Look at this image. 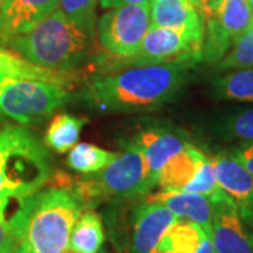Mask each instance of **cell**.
<instances>
[{"instance_id": "obj_11", "label": "cell", "mask_w": 253, "mask_h": 253, "mask_svg": "<svg viewBox=\"0 0 253 253\" xmlns=\"http://www.w3.org/2000/svg\"><path fill=\"white\" fill-rule=\"evenodd\" d=\"M218 186L234 200L244 219H253V174L232 155L210 158Z\"/></svg>"}, {"instance_id": "obj_3", "label": "cell", "mask_w": 253, "mask_h": 253, "mask_svg": "<svg viewBox=\"0 0 253 253\" xmlns=\"http://www.w3.org/2000/svg\"><path fill=\"white\" fill-rule=\"evenodd\" d=\"M83 204L72 190L54 187L30 197L16 253H65Z\"/></svg>"}, {"instance_id": "obj_30", "label": "cell", "mask_w": 253, "mask_h": 253, "mask_svg": "<svg viewBox=\"0 0 253 253\" xmlns=\"http://www.w3.org/2000/svg\"><path fill=\"white\" fill-rule=\"evenodd\" d=\"M151 0H100L103 9H116L126 4H149Z\"/></svg>"}, {"instance_id": "obj_2", "label": "cell", "mask_w": 253, "mask_h": 253, "mask_svg": "<svg viewBox=\"0 0 253 253\" xmlns=\"http://www.w3.org/2000/svg\"><path fill=\"white\" fill-rule=\"evenodd\" d=\"M49 177L45 146L24 126H4L0 131V212L6 217L13 200L38 193Z\"/></svg>"}, {"instance_id": "obj_12", "label": "cell", "mask_w": 253, "mask_h": 253, "mask_svg": "<svg viewBox=\"0 0 253 253\" xmlns=\"http://www.w3.org/2000/svg\"><path fill=\"white\" fill-rule=\"evenodd\" d=\"M59 9V0H6L0 9V44L23 36Z\"/></svg>"}, {"instance_id": "obj_13", "label": "cell", "mask_w": 253, "mask_h": 253, "mask_svg": "<svg viewBox=\"0 0 253 253\" xmlns=\"http://www.w3.org/2000/svg\"><path fill=\"white\" fill-rule=\"evenodd\" d=\"M180 218L162 204L146 201L136 208L131 253H155L163 235Z\"/></svg>"}, {"instance_id": "obj_31", "label": "cell", "mask_w": 253, "mask_h": 253, "mask_svg": "<svg viewBox=\"0 0 253 253\" xmlns=\"http://www.w3.org/2000/svg\"><path fill=\"white\" fill-rule=\"evenodd\" d=\"M200 253H215L214 252L212 242H211V239H210V238H207V239L204 241V244H203L201 249H200Z\"/></svg>"}, {"instance_id": "obj_8", "label": "cell", "mask_w": 253, "mask_h": 253, "mask_svg": "<svg viewBox=\"0 0 253 253\" xmlns=\"http://www.w3.org/2000/svg\"><path fill=\"white\" fill-rule=\"evenodd\" d=\"M149 28V4H126L111 9L97 23L101 46L120 58H132Z\"/></svg>"}, {"instance_id": "obj_18", "label": "cell", "mask_w": 253, "mask_h": 253, "mask_svg": "<svg viewBox=\"0 0 253 253\" xmlns=\"http://www.w3.org/2000/svg\"><path fill=\"white\" fill-rule=\"evenodd\" d=\"M0 78L46 82L58 86H65L71 82V78L66 72L38 66L36 63L21 58L20 55L11 54L3 49H0Z\"/></svg>"}, {"instance_id": "obj_17", "label": "cell", "mask_w": 253, "mask_h": 253, "mask_svg": "<svg viewBox=\"0 0 253 253\" xmlns=\"http://www.w3.org/2000/svg\"><path fill=\"white\" fill-rule=\"evenodd\" d=\"M207 158L197 146L189 144L163 166L158 174V184L166 191H184Z\"/></svg>"}, {"instance_id": "obj_4", "label": "cell", "mask_w": 253, "mask_h": 253, "mask_svg": "<svg viewBox=\"0 0 253 253\" xmlns=\"http://www.w3.org/2000/svg\"><path fill=\"white\" fill-rule=\"evenodd\" d=\"M6 45L38 66L65 72L84 59L89 36L58 9L28 33L10 40Z\"/></svg>"}, {"instance_id": "obj_29", "label": "cell", "mask_w": 253, "mask_h": 253, "mask_svg": "<svg viewBox=\"0 0 253 253\" xmlns=\"http://www.w3.org/2000/svg\"><path fill=\"white\" fill-rule=\"evenodd\" d=\"M196 3V6L199 7L200 13L203 18L211 17L217 13V10L219 9L221 3L224 0H193Z\"/></svg>"}, {"instance_id": "obj_23", "label": "cell", "mask_w": 253, "mask_h": 253, "mask_svg": "<svg viewBox=\"0 0 253 253\" xmlns=\"http://www.w3.org/2000/svg\"><path fill=\"white\" fill-rule=\"evenodd\" d=\"M117 154L91 144H76L68 156V165L79 173H97L116 159Z\"/></svg>"}, {"instance_id": "obj_1", "label": "cell", "mask_w": 253, "mask_h": 253, "mask_svg": "<svg viewBox=\"0 0 253 253\" xmlns=\"http://www.w3.org/2000/svg\"><path fill=\"white\" fill-rule=\"evenodd\" d=\"M190 66L186 62L134 66L123 72L93 78L89 90L96 104L107 111L154 110L179 93Z\"/></svg>"}, {"instance_id": "obj_19", "label": "cell", "mask_w": 253, "mask_h": 253, "mask_svg": "<svg viewBox=\"0 0 253 253\" xmlns=\"http://www.w3.org/2000/svg\"><path fill=\"white\" fill-rule=\"evenodd\" d=\"M207 238L200 225L179 219L166 231L155 253H200Z\"/></svg>"}, {"instance_id": "obj_9", "label": "cell", "mask_w": 253, "mask_h": 253, "mask_svg": "<svg viewBox=\"0 0 253 253\" xmlns=\"http://www.w3.org/2000/svg\"><path fill=\"white\" fill-rule=\"evenodd\" d=\"M253 28V10L246 0H224L211 17L204 18L203 59L218 63L236 41Z\"/></svg>"}, {"instance_id": "obj_22", "label": "cell", "mask_w": 253, "mask_h": 253, "mask_svg": "<svg viewBox=\"0 0 253 253\" xmlns=\"http://www.w3.org/2000/svg\"><path fill=\"white\" fill-rule=\"evenodd\" d=\"M217 99L253 103V69H234L212 82Z\"/></svg>"}, {"instance_id": "obj_16", "label": "cell", "mask_w": 253, "mask_h": 253, "mask_svg": "<svg viewBox=\"0 0 253 253\" xmlns=\"http://www.w3.org/2000/svg\"><path fill=\"white\" fill-rule=\"evenodd\" d=\"M152 27L204 30V18L193 0H151Z\"/></svg>"}, {"instance_id": "obj_7", "label": "cell", "mask_w": 253, "mask_h": 253, "mask_svg": "<svg viewBox=\"0 0 253 253\" xmlns=\"http://www.w3.org/2000/svg\"><path fill=\"white\" fill-rule=\"evenodd\" d=\"M204 30L152 27L129 63L132 66L186 62L194 65L203 59Z\"/></svg>"}, {"instance_id": "obj_10", "label": "cell", "mask_w": 253, "mask_h": 253, "mask_svg": "<svg viewBox=\"0 0 253 253\" xmlns=\"http://www.w3.org/2000/svg\"><path fill=\"white\" fill-rule=\"evenodd\" d=\"M214 214L210 239L215 253H253V234L248 231L244 218L234 203L226 196L212 201Z\"/></svg>"}, {"instance_id": "obj_14", "label": "cell", "mask_w": 253, "mask_h": 253, "mask_svg": "<svg viewBox=\"0 0 253 253\" xmlns=\"http://www.w3.org/2000/svg\"><path fill=\"white\" fill-rule=\"evenodd\" d=\"M134 142L144 152L151 176L154 177L156 184L158 174L163 166L190 144L179 132L163 128H151L142 131Z\"/></svg>"}, {"instance_id": "obj_21", "label": "cell", "mask_w": 253, "mask_h": 253, "mask_svg": "<svg viewBox=\"0 0 253 253\" xmlns=\"http://www.w3.org/2000/svg\"><path fill=\"white\" fill-rule=\"evenodd\" d=\"M87 124V120L72 114H58L51 121L45 132V144L55 152H68L78 144L81 131Z\"/></svg>"}, {"instance_id": "obj_28", "label": "cell", "mask_w": 253, "mask_h": 253, "mask_svg": "<svg viewBox=\"0 0 253 253\" xmlns=\"http://www.w3.org/2000/svg\"><path fill=\"white\" fill-rule=\"evenodd\" d=\"M231 155L253 174V142H244L238 145L231 151Z\"/></svg>"}, {"instance_id": "obj_24", "label": "cell", "mask_w": 253, "mask_h": 253, "mask_svg": "<svg viewBox=\"0 0 253 253\" xmlns=\"http://www.w3.org/2000/svg\"><path fill=\"white\" fill-rule=\"evenodd\" d=\"M219 71L253 69V28L241 37L218 62Z\"/></svg>"}, {"instance_id": "obj_32", "label": "cell", "mask_w": 253, "mask_h": 253, "mask_svg": "<svg viewBox=\"0 0 253 253\" xmlns=\"http://www.w3.org/2000/svg\"><path fill=\"white\" fill-rule=\"evenodd\" d=\"M246 1L249 3V6H251V7H252V10H253V0H246Z\"/></svg>"}, {"instance_id": "obj_15", "label": "cell", "mask_w": 253, "mask_h": 253, "mask_svg": "<svg viewBox=\"0 0 253 253\" xmlns=\"http://www.w3.org/2000/svg\"><path fill=\"white\" fill-rule=\"evenodd\" d=\"M146 201L162 204L174 215L200 225L210 236L214 204L207 196L187 191H166L149 196Z\"/></svg>"}, {"instance_id": "obj_25", "label": "cell", "mask_w": 253, "mask_h": 253, "mask_svg": "<svg viewBox=\"0 0 253 253\" xmlns=\"http://www.w3.org/2000/svg\"><path fill=\"white\" fill-rule=\"evenodd\" d=\"M97 0H59V10L75 24L91 33Z\"/></svg>"}, {"instance_id": "obj_34", "label": "cell", "mask_w": 253, "mask_h": 253, "mask_svg": "<svg viewBox=\"0 0 253 253\" xmlns=\"http://www.w3.org/2000/svg\"><path fill=\"white\" fill-rule=\"evenodd\" d=\"M0 116H1V113H0Z\"/></svg>"}, {"instance_id": "obj_5", "label": "cell", "mask_w": 253, "mask_h": 253, "mask_svg": "<svg viewBox=\"0 0 253 253\" xmlns=\"http://www.w3.org/2000/svg\"><path fill=\"white\" fill-rule=\"evenodd\" d=\"M156 186L144 152L131 142L123 154L90 177L82 179L75 194L82 204L103 199L129 200L148 196Z\"/></svg>"}, {"instance_id": "obj_6", "label": "cell", "mask_w": 253, "mask_h": 253, "mask_svg": "<svg viewBox=\"0 0 253 253\" xmlns=\"http://www.w3.org/2000/svg\"><path fill=\"white\" fill-rule=\"evenodd\" d=\"M68 100V91L54 83L0 78V113L23 126L44 121Z\"/></svg>"}, {"instance_id": "obj_33", "label": "cell", "mask_w": 253, "mask_h": 253, "mask_svg": "<svg viewBox=\"0 0 253 253\" xmlns=\"http://www.w3.org/2000/svg\"><path fill=\"white\" fill-rule=\"evenodd\" d=\"M4 1H6V0H0V9H1V6L4 4Z\"/></svg>"}, {"instance_id": "obj_27", "label": "cell", "mask_w": 253, "mask_h": 253, "mask_svg": "<svg viewBox=\"0 0 253 253\" xmlns=\"http://www.w3.org/2000/svg\"><path fill=\"white\" fill-rule=\"evenodd\" d=\"M17 235L11 229L6 217L0 212V253H16Z\"/></svg>"}, {"instance_id": "obj_26", "label": "cell", "mask_w": 253, "mask_h": 253, "mask_svg": "<svg viewBox=\"0 0 253 253\" xmlns=\"http://www.w3.org/2000/svg\"><path fill=\"white\" fill-rule=\"evenodd\" d=\"M221 131L229 138L244 142H253V107L232 113L224 120Z\"/></svg>"}, {"instance_id": "obj_20", "label": "cell", "mask_w": 253, "mask_h": 253, "mask_svg": "<svg viewBox=\"0 0 253 253\" xmlns=\"http://www.w3.org/2000/svg\"><path fill=\"white\" fill-rule=\"evenodd\" d=\"M104 242V229L101 218L87 210L76 219L69 236L68 251L73 253H99Z\"/></svg>"}]
</instances>
